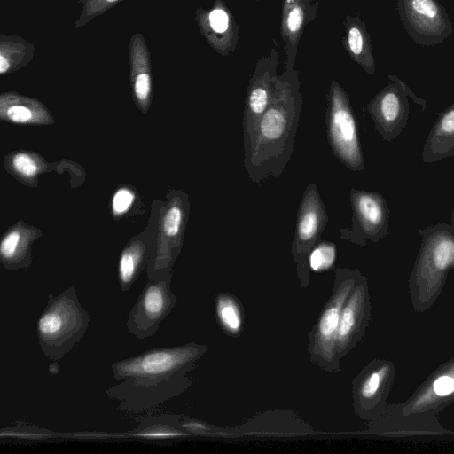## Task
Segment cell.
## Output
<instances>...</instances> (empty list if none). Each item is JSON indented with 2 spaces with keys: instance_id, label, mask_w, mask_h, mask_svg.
Segmentation results:
<instances>
[{
  "instance_id": "obj_1",
  "label": "cell",
  "mask_w": 454,
  "mask_h": 454,
  "mask_svg": "<svg viewBox=\"0 0 454 454\" xmlns=\"http://www.w3.org/2000/svg\"><path fill=\"white\" fill-rule=\"evenodd\" d=\"M205 347L188 343L156 348L114 363V379L121 380L106 390V395L120 401L118 409L142 412L177 396L189 386L186 372L202 356Z\"/></svg>"
},
{
  "instance_id": "obj_2",
  "label": "cell",
  "mask_w": 454,
  "mask_h": 454,
  "mask_svg": "<svg viewBox=\"0 0 454 454\" xmlns=\"http://www.w3.org/2000/svg\"><path fill=\"white\" fill-rule=\"evenodd\" d=\"M300 88L294 68L278 75L270 104L244 154L245 170L254 183L279 176L291 159L302 108Z\"/></svg>"
},
{
  "instance_id": "obj_3",
  "label": "cell",
  "mask_w": 454,
  "mask_h": 454,
  "mask_svg": "<svg viewBox=\"0 0 454 454\" xmlns=\"http://www.w3.org/2000/svg\"><path fill=\"white\" fill-rule=\"evenodd\" d=\"M421 245L408 280L416 312L429 309L442 294L450 270H454V227L441 223L419 229Z\"/></svg>"
},
{
  "instance_id": "obj_4",
  "label": "cell",
  "mask_w": 454,
  "mask_h": 454,
  "mask_svg": "<svg viewBox=\"0 0 454 454\" xmlns=\"http://www.w3.org/2000/svg\"><path fill=\"white\" fill-rule=\"evenodd\" d=\"M89 323V314L82 307L74 286L57 296L50 294L36 325L42 352L49 359L59 361L81 341Z\"/></svg>"
},
{
  "instance_id": "obj_5",
  "label": "cell",
  "mask_w": 454,
  "mask_h": 454,
  "mask_svg": "<svg viewBox=\"0 0 454 454\" xmlns=\"http://www.w3.org/2000/svg\"><path fill=\"white\" fill-rule=\"evenodd\" d=\"M328 143L333 155L348 169L365 168L358 127L350 100L338 82L333 81L326 112Z\"/></svg>"
},
{
  "instance_id": "obj_6",
  "label": "cell",
  "mask_w": 454,
  "mask_h": 454,
  "mask_svg": "<svg viewBox=\"0 0 454 454\" xmlns=\"http://www.w3.org/2000/svg\"><path fill=\"white\" fill-rule=\"evenodd\" d=\"M351 226L340 230L342 239L364 246L366 241L378 242L388 234L390 209L383 195L351 188Z\"/></svg>"
},
{
  "instance_id": "obj_7",
  "label": "cell",
  "mask_w": 454,
  "mask_h": 454,
  "mask_svg": "<svg viewBox=\"0 0 454 454\" xmlns=\"http://www.w3.org/2000/svg\"><path fill=\"white\" fill-rule=\"evenodd\" d=\"M397 11L416 44H440L453 32L447 10L438 0H397Z\"/></svg>"
},
{
  "instance_id": "obj_8",
  "label": "cell",
  "mask_w": 454,
  "mask_h": 454,
  "mask_svg": "<svg viewBox=\"0 0 454 454\" xmlns=\"http://www.w3.org/2000/svg\"><path fill=\"white\" fill-rule=\"evenodd\" d=\"M176 303L170 276L149 279L127 317L128 331L139 340L153 336Z\"/></svg>"
},
{
  "instance_id": "obj_9",
  "label": "cell",
  "mask_w": 454,
  "mask_h": 454,
  "mask_svg": "<svg viewBox=\"0 0 454 454\" xmlns=\"http://www.w3.org/2000/svg\"><path fill=\"white\" fill-rule=\"evenodd\" d=\"M361 273L358 270L338 269L335 290L317 323L313 350L317 362L326 365L335 362L336 339L341 310Z\"/></svg>"
},
{
  "instance_id": "obj_10",
  "label": "cell",
  "mask_w": 454,
  "mask_h": 454,
  "mask_svg": "<svg viewBox=\"0 0 454 454\" xmlns=\"http://www.w3.org/2000/svg\"><path fill=\"white\" fill-rule=\"evenodd\" d=\"M395 377V366L387 359H375L361 371L354 383L355 408L361 418L375 420L386 412Z\"/></svg>"
},
{
  "instance_id": "obj_11",
  "label": "cell",
  "mask_w": 454,
  "mask_h": 454,
  "mask_svg": "<svg viewBox=\"0 0 454 454\" xmlns=\"http://www.w3.org/2000/svg\"><path fill=\"white\" fill-rule=\"evenodd\" d=\"M327 223L325 204L317 185L311 183L306 187L299 205L292 243V254L300 273L308 271L309 253L321 239Z\"/></svg>"
},
{
  "instance_id": "obj_12",
  "label": "cell",
  "mask_w": 454,
  "mask_h": 454,
  "mask_svg": "<svg viewBox=\"0 0 454 454\" xmlns=\"http://www.w3.org/2000/svg\"><path fill=\"white\" fill-rule=\"evenodd\" d=\"M278 65V52L272 48L268 55L257 61L249 80L243 116L244 154L249 151L257 124L270 104Z\"/></svg>"
},
{
  "instance_id": "obj_13",
  "label": "cell",
  "mask_w": 454,
  "mask_h": 454,
  "mask_svg": "<svg viewBox=\"0 0 454 454\" xmlns=\"http://www.w3.org/2000/svg\"><path fill=\"white\" fill-rule=\"evenodd\" d=\"M392 82L381 89L367 104L375 130L387 142L396 138L409 118V102L403 82L389 74Z\"/></svg>"
},
{
  "instance_id": "obj_14",
  "label": "cell",
  "mask_w": 454,
  "mask_h": 454,
  "mask_svg": "<svg viewBox=\"0 0 454 454\" xmlns=\"http://www.w3.org/2000/svg\"><path fill=\"white\" fill-rule=\"evenodd\" d=\"M453 402L454 357L437 367L411 396L401 403V411L403 414H438Z\"/></svg>"
},
{
  "instance_id": "obj_15",
  "label": "cell",
  "mask_w": 454,
  "mask_h": 454,
  "mask_svg": "<svg viewBox=\"0 0 454 454\" xmlns=\"http://www.w3.org/2000/svg\"><path fill=\"white\" fill-rule=\"evenodd\" d=\"M370 315L367 279L361 274L341 310L336 339L337 356L345 355L360 340Z\"/></svg>"
},
{
  "instance_id": "obj_16",
  "label": "cell",
  "mask_w": 454,
  "mask_h": 454,
  "mask_svg": "<svg viewBox=\"0 0 454 454\" xmlns=\"http://www.w3.org/2000/svg\"><path fill=\"white\" fill-rule=\"evenodd\" d=\"M196 20L201 34L214 51L227 57L236 50L239 26L223 0H214L209 10L198 9Z\"/></svg>"
},
{
  "instance_id": "obj_17",
  "label": "cell",
  "mask_w": 454,
  "mask_h": 454,
  "mask_svg": "<svg viewBox=\"0 0 454 454\" xmlns=\"http://www.w3.org/2000/svg\"><path fill=\"white\" fill-rule=\"evenodd\" d=\"M376 422L384 435L401 437L414 435L444 436L453 432L444 428L437 414L432 412L403 414L401 403L389 404L386 412Z\"/></svg>"
},
{
  "instance_id": "obj_18",
  "label": "cell",
  "mask_w": 454,
  "mask_h": 454,
  "mask_svg": "<svg viewBox=\"0 0 454 454\" xmlns=\"http://www.w3.org/2000/svg\"><path fill=\"white\" fill-rule=\"evenodd\" d=\"M317 12V4L312 0H283L280 34L286 52L285 69L294 68L300 39Z\"/></svg>"
},
{
  "instance_id": "obj_19",
  "label": "cell",
  "mask_w": 454,
  "mask_h": 454,
  "mask_svg": "<svg viewBox=\"0 0 454 454\" xmlns=\"http://www.w3.org/2000/svg\"><path fill=\"white\" fill-rule=\"evenodd\" d=\"M454 156V103L438 114L422 150V161L433 163Z\"/></svg>"
},
{
  "instance_id": "obj_20",
  "label": "cell",
  "mask_w": 454,
  "mask_h": 454,
  "mask_svg": "<svg viewBox=\"0 0 454 454\" xmlns=\"http://www.w3.org/2000/svg\"><path fill=\"white\" fill-rule=\"evenodd\" d=\"M343 47L349 57L369 74L376 70L370 35L359 16L348 14L344 20Z\"/></svg>"
},
{
  "instance_id": "obj_21",
  "label": "cell",
  "mask_w": 454,
  "mask_h": 454,
  "mask_svg": "<svg viewBox=\"0 0 454 454\" xmlns=\"http://www.w3.org/2000/svg\"><path fill=\"white\" fill-rule=\"evenodd\" d=\"M136 35L131 39L130 60L134 78V92L137 98L145 101L151 91V77L149 74V53L144 43L143 37Z\"/></svg>"
},
{
  "instance_id": "obj_22",
  "label": "cell",
  "mask_w": 454,
  "mask_h": 454,
  "mask_svg": "<svg viewBox=\"0 0 454 454\" xmlns=\"http://www.w3.org/2000/svg\"><path fill=\"white\" fill-rule=\"evenodd\" d=\"M141 262H143V251L139 248H129L121 254L118 266V279L121 291H129L136 281Z\"/></svg>"
},
{
  "instance_id": "obj_23",
  "label": "cell",
  "mask_w": 454,
  "mask_h": 454,
  "mask_svg": "<svg viewBox=\"0 0 454 454\" xmlns=\"http://www.w3.org/2000/svg\"><path fill=\"white\" fill-rule=\"evenodd\" d=\"M215 309L216 316L223 327L230 333H239L242 318L237 301L228 295H219Z\"/></svg>"
},
{
  "instance_id": "obj_24",
  "label": "cell",
  "mask_w": 454,
  "mask_h": 454,
  "mask_svg": "<svg viewBox=\"0 0 454 454\" xmlns=\"http://www.w3.org/2000/svg\"><path fill=\"white\" fill-rule=\"evenodd\" d=\"M337 249L334 243L320 239L309 255V267L314 271L331 269L336 260Z\"/></svg>"
},
{
  "instance_id": "obj_25",
  "label": "cell",
  "mask_w": 454,
  "mask_h": 454,
  "mask_svg": "<svg viewBox=\"0 0 454 454\" xmlns=\"http://www.w3.org/2000/svg\"><path fill=\"white\" fill-rule=\"evenodd\" d=\"M182 435V431L162 423L151 425L134 434V436L148 440H170Z\"/></svg>"
},
{
  "instance_id": "obj_26",
  "label": "cell",
  "mask_w": 454,
  "mask_h": 454,
  "mask_svg": "<svg viewBox=\"0 0 454 454\" xmlns=\"http://www.w3.org/2000/svg\"><path fill=\"white\" fill-rule=\"evenodd\" d=\"M20 240V234L16 231H11L3 239L0 245V254L4 261H14Z\"/></svg>"
},
{
  "instance_id": "obj_27",
  "label": "cell",
  "mask_w": 454,
  "mask_h": 454,
  "mask_svg": "<svg viewBox=\"0 0 454 454\" xmlns=\"http://www.w3.org/2000/svg\"><path fill=\"white\" fill-rule=\"evenodd\" d=\"M183 220V212L180 207H172L166 214L163 228L165 233L169 237L178 234Z\"/></svg>"
},
{
  "instance_id": "obj_28",
  "label": "cell",
  "mask_w": 454,
  "mask_h": 454,
  "mask_svg": "<svg viewBox=\"0 0 454 454\" xmlns=\"http://www.w3.org/2000/svg\"><path fill=\"white\" fill-rule=\"evenodd\" d=\"M12 165L17 172L25 176H32L37 172L36 163L25 153H17L12 159Z\"/></svg>"
},
{
  "instance_id": "obj_29",
  "label": "cell",
  "mask_w": 454,
  "mask_h": 454,
  "mask_svg": "<svg viewBox=\"0 0 454 454\" xmlns=\"http://www.w3.org/2000/svg\"><path fill=\"white\" fill-rule=\"evenodd\" d=\"M134 200V194L126 188L119 189L113 198V211L115 215H121L128 211Z\"/></svg>"
},
{
  "instance_id": "obj_30",
  "label": "cell",
  "mask_w": 454,
  "mask_h": 454,
  "mask_svg": "<svg viewBox=\"0 0 454 454\" xmlns=\"http://www.w3.org/2000/svg\"><path fill=\"white\" fill-rule=\"evenodd\" d=\"M7 117L17 123H26L32 119L31 110L22 105H14L6 111Z\"/></svg>"
},
{
  "instance_id": "obj_31",
  "label": "cell",
  "mask_w": 454,
  "mask_h": 454,
  "mask_svg": "<svg viewBox=\"0 0 454 454\" xmlns=\"http://www.w3.org/2000/svg\"><path fill=\"white\" fill-rule=\"evenodd\" d=\"M118 1H120V0H101V2H100V3H102V4H104V6H105V5H106V6H107V5H109V4H113L116 3V2H118Z\"/></svg>"
},
{
  "instance_id": "obj_32",
  "label": "cell",
  "mask_w": 454,
  "mask_h": 454,
  "mask_svg": "<svg viewBox=\"0 0 454 454\" xmlns=\"http://www.w3.org/2000/svg\"><path fill=\"white\" fill-rule=\"evenodd\" d=\"M450 224H451V226L454 227V207H453V210H452V214H451Z\"/></svg>"
},
{
  "instance_id": "obj_33",
  "label": "cell",
  "mask_w": 454,
  "mask_h": 454,
  "mask_svg": "<svg viewBox=\"0 0 454 454\" xmlns=\"http://www.w3.org/2000/svg\"><path fill=\"white\" fill-rule=\"evenodd\" d=\"M256 1H259V0H256Z\"/></svg>"
}]
</instances>
